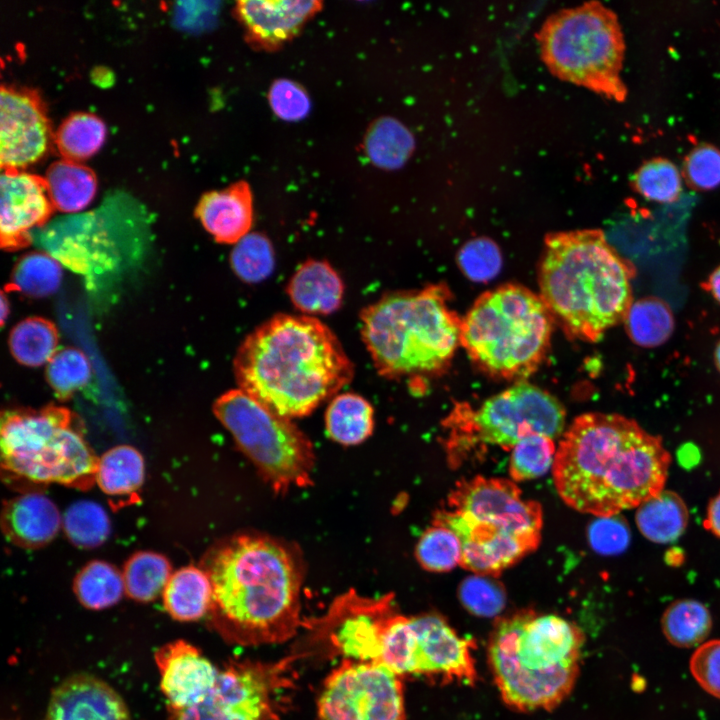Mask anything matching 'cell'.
Segmentation results:
<instances>
[{
	"label": "cell",
	"instance_id": "4",
	"mask_svg": "<svg viewBox=\"0 0 720 720\" xmlns=\"http://www.w3.org/2000/svg\"><path fill=\"white\" fill-rule=\"evenodd\" d=\"M635 273L601 230L553 233L540 266L541 298L569 335L595 342L624 322Z\"/></svg>",
	"mask_w": 720,
	"mask_h": 720
},
{
	"label": "cell",
	"instance_id": "28",
	"mask_svg": "<svg viewBox=\"0 0 720 720\" xmlns=\"http://www.w3.org/2000/svg\"><path fill=\"white\" fill-rule=\"evenodd\" d=\"M43 178L53 208L63 213L82 211L96 194V176L81 162L56 161L49 166Z\"/></svg>",
	"mask_w": 720,
	"mask_h": 720
},
{
	"label": "cell",
	"instance_id": "55",
	"mask_svg": "<svg viewBox=\"0 0 720 720\" xmlns=\"http://www.w3.org/2000/svg\"><path fill=\"white\" fill-rule=\"evenodd\" d=\"M714 359H715L716 366L718 367V369L720 371V342L715 349Z\"/></svg>",
	"mask_w": 720,
	"mask_h": 720
},
{
	"label": "cell",
	"instance_id": "51",
	"mask_svg": "<svg viewBox=\"0 0 720 720\" xmlns=\"http://www.w3.org/2000/svg\"><path fill=\"white\" fill-rule=\"evenodd\" d=\"M689 667L697 683L707 693L720 699V639L706 641L698 646Z\"/></svg>",
	"mask_w": 720,
	"mask_h": 720
},
{
	"label": "cell",
	"instance_id": "38",
	"mask_svg": "<svg viewBox=\"0 0 720 720\" xmlns=\"http://www.w3.org/2000/svg\"><path fill=\"white\" fill-rule=\"evenodd\" d=\"M106 138V126L96 115L78 112L59 125L54 142L63 159L81 162L94 155Z\"/></svg>",
	"mask_w": 720,
	"mask_h": 720
},
{
	"label": "cell",
	"instance_id": "44",
	"mask_svg": "<svg viewBox=\"0 0 720 720\" xmlns=\"http://www.w3.org/2000/svg\"><path fill=\"white\" fill-rule=\"evenodd\" d=\"M49 385L61 398H66L83 388L91 378V364L79 349L58 350L46 366Z\"/></svg>",
	"mask_w": 720,
	"mask_h": 720
},
{
	"label": "cell",
	"instance_id": "30",
	"mask_svg": "<svg viewBox=\"0 0 720 720\" xmlns=\"http://www.w3.org/2000/svg\"><path fill=\"white\" fill-rule=\"evenodd\" d=\"M144 471L140 452L132 446L119 445L98 459L96 482L109 496H135L144 481Z\"/></svg>",
	"mask_w": 720,
	"mask_h": 720
},
{
	"label": "cell",
	"instance_id": "5",
	"mask_svg": "<svg viewBox=\"0 0 720 720\" xmlns=\"http://www.w3.org/2000/svg\"><path fill=\"white\" fill-rule=\"evenodd\" d=\"M582 631L553 614L522 611L500 619L488 659L504 702L518 710L553 709L579 673Z\"/></svg>",
	"mask_w": 720,
	"mask_h": 720
},
{
	"label": "cell",
	"instance_id": "22",
	"mask_svg": "<svg viewBox=\"0 0 720 720\" xmlns=\"http://www.w3.org/2000/svg\"><path fill=\"white\" fill-rule=\"evenodd\" d=\"M319 1L246 0L234 12L246 39L257 49L273 51L292 40L321 9Z\"/></svg>",
	"mask_w": 720,
	"mask_h": 720
},
{
	"label": "cell",
	"instance_id": "6",
	"mask_svg": "<svg viewBox=\"0 0 720 720\" xmlns=\"http://www.w3.org/2000/svg\"><path fill=\"white\" fill-rule=\"evenodd\" d=\"M461 325L439 287L393 292L361 313V335L377 372L388 378L431 373L453 356Z\"/></svg>",
	"mask_w": 720,
	"mask_h": 720
},
{
	"label": "cell",
	"instance_id": "53",
	"mask_svg": "<svg viewBox=\"0 0 720 720\" xmlns=\"http://www.w3.org/2000/svg\"><path fill=\"white\" fill-rule=\"evenodd\" d=\"M709 288L713 297L720 303V266L711 274Z\"/></svg>",
	"mask_w": 720,
	"mask_h": 720
},
{
	"label": "cell",
	"instance_id": "1",
	"mask_svg": "<svg viewBox=\"0 0 720 720\" xmlns=\"http://www.w3.org/2000/svg\"><path fill=\"white\" fill-rule=\"evenodd\" d=\"M670 462L662 440L635 420L591 412L576 417L563 434L553 478L568 506L608 517L661 492Z\"/></svg>",
	"mask_w": 720,
	"mask_h": 720
},
{
	"label": "cell",
	"instance_id": "52",
	"mask_svg": "<svg viewBox=\"0 0 720 720\" xmlns=\"http://www.w3.org/2000/svg\"><path fill=\"white\" fill-rule=\"evenodd\" d=\"M705 526L712 534L720 538V492L709 502Z\"/></svg>",
	"mask_w": 720,
	"mask_h": 720
},
{
	"label": "cell",
	"instance_id": "9",
	"mask_svg": "<svg viewBox=\"0 0 720 720\" xmlns=\"http://www.w3.org/2000/svg\"><path fill=\"white\" fill-rule=\"evenodd\" d=\"M2 468L33 483L81 490L96 481L98 459L72 413L57 406L9 411L2 416Z\"/></svg>",
	"mask_w": 720,
	"mask_h": 720
},
{
	"label": "cell",
	"instance_id": "27",
	"mask_svg": "<svg viewBox=\"0 0 720 720\" xmlns=\"http://www.w3.org/2000/svg\"><path fill=\"white\" fill-rule=\"evenodd\" d=\"M162 595L167 613L177 621L189 622L211 610L213 588L205 570L187 566L172 573Z\"/></svg>",
	"mask_w": 720,
	"mask_h": 720
},
{
	"label": "cell",
	"instance_id": "25",
	"mask_svg": "<svg viewBox=\"0 0 720 720\" xmlns=\"http://www.w3.org/2000/svg\"><path fill=\"white\" fill-rule=\"evenodd\" d=\"M60 526L58 508L40 493L13 498L2 512V528L6 537L22 547L36 548L49 543Z\"/></svg>",
	"mask_w": 720,
	"mask_h": 720
},
{
	"label": "cell",
	"instance_id": "11",
	"mask_svg": "<svg viewBox=\"0 0 720 720\" xmlns=\"http://www.w3.org/2000/svg\"><path fill=\"white\" fill-rule=\"evenodd\" d=\"M317 708L319 720H404L400 676L380 663L344 659L326 678Z\"/></svg>",
	"mask_w": 720,
	"mask_h": 720
},
{
	"label": "cell",
	"instance_id": "8",
	"mask_svg": "<svg viewBox=\"0 0 720 720\" xmlns=\"http://www.w3.org/2000/svg\"><path fill=\"white\" fill-rule=\"evenodd\" d=\"M536 38L554 76L617 102L626 99L620 75L625 42L611 9L590 1L559 10L545 20Z\"/></svg>",
	"mask_w": 720,
	"mask_h": 720
},
{
	"label": "cell",
	"instance_id": "41",
	"mask_svg": "<svg viewBox=\"0 0 720 720\" xmlns=\"http://www.w3.org/2000/svg\"><path fill=\"white\" fill-rule=\"evenodd\" d=\"M632 186L647 200L669 203L679 198L682 179L674 163L665 158H654L634 173Z\"/></svg>",
	"mask_w": 720,
	"mask_h": 720
},
{
	"label": "cell",
	"instance_id": "47",
	"mask_svg": "<svg viewBox=\"0 0 720 720\" xmlns=\"http://www.w3.org/2000/svg\"><path fill=\"white\" fill-rule=\"evenodd\" d=\"M273 113L285 121H299L310 112V97L299 83L289 79L274 81L268 92Z\"/></svg>",
	"mask_w": 720,
	"mask_h": 720
},
{
	"label": "cell",
	"instance_id": "48",
	"mask_svg": "<svg viewBox=\"0 0 720 720\" xmlns=\"http://www.w3.org/2000/svg\"><path fill=\"white\" fill-rule=\"evenodd\" d=\"M458 260L465 274L475 281L493 278L501 267L499 249L488 239H475L466 243L459 252Z\"/></svg>",
	"mask_w": 720,
	"mask_h": 720
},
{
	"label": "cell",
	"instance_id": "50",
	"mask_svg": "<svg viewBox=\"0 0 720 720\" xmlns=\"http://www.w3.org/2000/svg\"><path fill=\"white\" fill-rule=\"evenodd\" d=\"M588 539L596 552L613 555L626 550L631 534L626 520L620 514H616L596 517L588 528Z\"/></svg>",
	"mask_w": 720,
	"mask_h": 720
},
{
	"label": "cell",
	"instance_id": "54",
	"mask_svg": "<svg viewBox=\"0 0 720 720\" xmlns=\"http://www.w3.org/2000/svg\"><path fill=\"white\" fill-rule=\"evenodd\" d=\"M1 309H2V321H4L5 315H6L7 312H8V303L5 302V295H2Z\"/></svg>",
	"mask_w": 720,
	"mask_h": 720
},
{
	"label": "cell",
	"instance_id": "32",
	"mask_svg": "<svg viewBox=\"0 0 720 720\" xmlns=\"http://www.w3.org/2000/svg\"><path fill=\"white\" fill-rule=\"evenodd\" d=\"M661 628L665 638L676 647L700 646L710 634L712 616L700 601L679 599L665 609Z\"/></svg>",
	"mask_w": 720,
	"mask_h": 720
},
{
	"label": "cell",
	"instance_id": "33",
	"mask_svg": "<svg viewBox=\"0 0 720 720\" xmlns=\"http://www.w3.org/2000/svg\"><path fill=\"white\" fill-rule=\"evenodd\" d=\"M369 160L383 169L401 167L414 150V138L398 120L384 117L368 129L364 141Z\"/></svg>",
	"mask_w": 720,
	"mask_h": 720
},
{
	"label": "cell",
	"instance_id": "16",
	"mask_svg": "<svg viewBox=\"0 0 720 720\" xmlns=\"http://www.w3.org/2000/svg\"><path fill=\"white\" fill-rule=\"evenodd\" d=\"M51 127L40 98L31 90L1 87L0 165L23 170L47 152Z\"/></svg>",
	"mask_w": 720,
	"mask_h": 720
},
{
	"label": "cell",
	"instance_id": "36",
	"mask_svg": "<svg viewBox=\"0 0 720 720\" xmlns=\"http://www.w3.org/2000/svg\"><path fill=\"white\" fill-rule=\"evenodd\" d=\"M57 346V329L40 317L22 320L10 332L9 347L13 357L28 367L47 365L58 351Z\"/></svg>",
	"mask_w": 720,
	"mask_h": 720
},
{
	"label": "cell",
	"instance_id": "45",
	"mask_svg": "<svg viewBox=\"0 0 720 720\" xmlns=\"http://www.w3.org/2000/svg\"><path fill=\"white\" fill-rule=\"evenodd\" d=\"M461 543L456 534L448 528L433 524L428 528L416 546V557L421 566L432 572H446L461 560Z\"/></svg>",
	"mask_w": 720,
	"mask_h": 720
},
{
	"label": "cell",
	"instance_id": "31",
	"mask_svg": "<svg viewBox=\"0 0 720 720\" xmlns=\"http://www.w3.org/2000/svg\"><path fill=\"white\" fill-rule=\"evenodd\" d=\"M328 435L344 445L358 444L367 439L374 426L370 403L354 393L337 395L325 416Z\"/></svg>",
	"mask_w": 720,
	"mask_h": 720
},
{
	"label": "cell",
	"instance_id": "29",
	"mask_svg": "<svg viewBox=\"0 0 720 720\" xmlns=\"http://www.w3.org/2000/svg\"><path fill=\"white\" fill-rule=\"evenodd\" d=\"M689 519L686 503L677 493L662 490L636 508L635 523L649 541L666 544L677 540Z\"/></svg>",
	"mask_w": 720,
	"mask_h": 720
},
{
	"label": "cell",
	"instance_id": "17",
	"mask_svg": "<svg viewBox=\"0 0 720 720\" xmlns=\"http://www.w3.org/2000/svg\"><path fill=\"white\" fill-rule=\"evenodd\" d=\"M114 239L99 217L88 215L51 224L39 243L62 266L92 280L118 266L121 250Z\"/></svg>",
	"mask_w": 720,
	"mask_h": 720
},
{
	"label": "cell",
	"instance_id": "46",
	"mask_svg": "<svg viewBox=\"0 0 720 720\" xmlns=\"http://www.w3.org/2000/svg\"><path fill=\"white\" fill-rule=\"evenodd\" d=\"M458 595L470 613L481 617L498 615L506 602L503 587L482 575L466 578L459 586Z\"/></svg>",
	"mask_w": 720,
	"mask_h": 720
},
{
	"label": "cell",
	"instance_id": "39",
	"mask_svg": "<svg viewBox=\"0 0 720 720\" xmlns=\"http://www.w3.org/2000/svg\"><path fill=\"white\" fill-rule=\"evenodd\" d=\"M62 277V264L57 259L45 251L32 252L16 264L11 287L25 296L42 298L59 289Z\"/></svg>",
	"mask_w": 720,
	"mask_h": 720
},
{
	"label": "cell",
	"instance_id": "43",
	"mask_svg": "<svg viewBox=\"0 0 720 720\" xmlns=\"http://www.w3.org/2000/svg\"><path fill=\"white\" fill-rule=\"evenodd\" d=\"M556 448L554 439L545 435H530L513 448L509 472L513 480H531L545 474L553 466Z\"/></svg>",
	"mask_w": 720,
	"mask_h": 720
},
{
	"label": "cell",
	"instance_id": "12",
	"mask_svg": "<svg viewBox=\"0 0 720 720\" xmlns=\"http://www.w3.org/2000/svg\"><path fill=\"white\" fill-rule=\"evenodd\" d=\"M468 430L481 442L513 448L530 435L558 438L565 424L561 404L549 393L528 383L516 384L466 414Z\"/></svg>",
	"mask_w": 720,
	"mask_h": 720
},
{
	"label": "cell",
	"instance_id": "34",
	"mask_svg": "<svg viewBox=\"0 0 720 720\" xmlns=\"http://www.w3.org/2000/svg\"><path fill=\"white\" fill-rule=\"evenodd\" d=\"M74 593L86 608L101 610L115 605L125 592L122 572L108 562L86 564L73 582Z\"/></svg>",
	"mask_w": 720,
	"mask_h": 720
},
{
	"label": "cell",
	"instance_id": "18",
	"mask_svg": "<svg viewBox=\"0 0 720 720\" xmlns=\"http://www.w3.org/2000/svg\"><path fill=\"white\" fill-rule=\"evenodd\" d=\"M411 618L415 634L414 675L473 685L477 680L472 657L474 642L460 637L438 615Z\"/></svg>",
	"mask_w": 720,
	"mask_h": 720
},
{
	"label": "cell",
	"instance_id": "15",
	"mask_svg": "<svg viewBox=\"0 0 720 720\" xmlns=\"http://www.w3.org/2000/svg\"><path fill=\"white\" fill-rule=\"evenodd\" d=\"M396 613L391 594L372 599L349 591L333 602L318 625L331 632V643L347 659L379 663L387 624Z\"/></svg>",
	"mask_w": 720,
	"mask_h": 720
},
{
	"label": "cell",
	"instance_id": "14",
	"mask_svg": "<svg viewBox=\"0 0 720 720\" xmlns=\"http://www.w3.org/2000/svg\"><path fill=\"white\" fill-rule=\"evenodd\" d=\"M433 524L453 531L461 543L460 566L476 575H498L534 551L539 530L498 520L476 518L467 513L441 510Z\"/></svg>",
	"mask_w": 720,
	"mask_h": 720
},
{
	"label": "cell",
	"instance_id": "42",
	"mask_svg": "<svg viewBox=\"0 0 720 720\" xmlns=\"http://www.w3.org/2000/svg\"><path fill=\"white\" fill-rule=\"evenodd\" d=\"M230 260L234 273L249 283L266 279L275 264L272 244L259 232L249 233L234 244Z\"/></svg>",
	"mask_w": 720,
	"mask_h": 720
},
{
	"label": "cell",
	"instance_id": "19",
	"mask_svg": "<svg viewBox=\"0 0 720 720\" xmlns=\"http://www.w3.org/2000/svg\"><path fill=\"white\" fill-rule=\"evenodd\" d=\"M53 205L43 177L24 170L0 175V238L4 248L22 247L49 219Z\"/></svg>",
	"mask_w": 720,
	"mask_h": 720
},
{
	"label": "cell",
	"instance_id": "49",
	"mask_svg": "<svg viewBox=\"0 0 720 720\" xmlns=\"http://www.w3.org/2000/svg\"><path fill=\"white\" fill-rule=\"evenodd\" d=\"M687 184L697 190H711L720 185V150L710 144L695 147L684 162Z\"/></svg>",
	"mask_w": 720,
	"mask_h": 720
},
{
	"label": "cell",
	"instance_id": "21",
	"mask_svg": "<svg viewBox=\"0 0 720 720\" xmlns=\"http://www.w3.org/2000/svg\"><path fill=\"white\" fill-rule=\"evenodd\" d=\"M154 658L168 710L186 708L200 701L214 686L219 674L196 647L184 640L159 647Z\"/></svg>",
	"mask_w": 720,
	"mask_h": 720
},
{
	"label": "cell",
	"instance_id": "20",
	"mask_svg": "<svg viewBox=\"0 0 720 720\" xmlns=\"http://www.w3.org/2000/svg\"><path fill=\"white\" fill-rule=\"evenodd\" d=\"M448 509L476 518H499L542 527L541 506L522 497L510 480L477 476L458 482L448 496Z\"/></svg>",
	"mask_w": 720,
	"mask_h": 720
},
{
	"label": "cell",
	"instance_id": "23",
	"mask_svg": "<svg viewBox=\"0 0 720 720\" xmlns=\"http://www.w3.org/2000/svg\"><path fill=\"white\" fill-rule=\"evenodd\" d=\"M45 720H131L120 694L102 679L76 673L51 693Z\"/></svg>",
	"mask_w": 720,
	"mask_h": 720
},
{
	"label": "cell",
	"instance_id": "10",
	"mask_svg": "<svg viewBox=\"0 0 720 720\" xmlns=\"http://www.w3.org/2000/svg\"><path fill=\"white\" fill-rule=\"evenodd\" d=\"M214 412L275 491L311 484L313 446L290 419L239 388L221 395Z\"/></svg>",
	"mask_w": 720,
	"mask_h": 720
},
{
	"label": "cell",
	"instance_id": "37",
	"mask_svg": "<svg viewBox=\"0 0 720 720\" xmlns=\"http://www.w3.org/2000/svg\"><path fill=\"white\" fill-rule=\"evenodd\" d=\"M122 575L128 596L139 602H149L163 593L172 571L165 556L141 551L127 560Z\"/></svg>",
	"mask_w": 720,
	"mask_h": 720
},
{
	"label": "cell",
	"instance_id": "35",
	"mask_svg": "<svg viewBox=\"0 0 720 720\" xmlns=\"http://www.w3.org/2000/svg\"><path fill=\"white\" fill-rule=\"evenodd\" d=\"M624 322L631 340L642 347L663 344L674 329L670 307L662 299L653 296L633 302Z\"/></svg>",
	"mask_w": 720,
	"mask_h": 720
},
{
	"label": "cell",
	"instance_id": "24",
	"mask_svg": "<svg viewBox=\"0 0 720 720\" xmlns=\"http://www.w3.org/2000/svg\"><path fill=\"white\" fill-rule=\"evenodd\" d=\"M206 231L220 243L236 244L249 234L253 223V198L245 181L204 194L196 209Z\"/></svg>",
	"mask_w": 720,
	"mask_h": 720
},
{
	"label": "cell",
	"instance_id": "26",
	"mask_svg": "<svg viewBox=\"0 0 720 720\" xmlns=\"http://www.w3.org/2000/svg\"><path fill=\"white\" fill-rule=\"evenodd\" d=\"M344 286L336 271L325 261L308 260L290 279L288 294L294 306L307 314L326 315L342 304Z\"/></svg>",
	"mask_w": 720,
	"mask_h": 720
},
{
	"label": "cell",
	"instance_id": "7",
	"mask_svg": "<svg viewBox=\"0 0 720 720\" xmlns=\"http://www.w3.org/2000/svg\"><path fill=\"white\" fill-rule=\"evenodd\" d=\"M551 335V312L542 298L518 285L480 296L461 325V344L490 374L525 376L543 359Z\"/></svg>",
	"mask_w": 720,
	"mask_h": 720
},
{
	"label": "cell",
	"instance_id": "3",
	"mask_svg": "<svg viewBox=\"0 0 720 720\" xmlns=\"http://www.w3.org/2000/svg\"><path fill=\"white\" fill-rule=\"evenodd\" d=\"M211 612L218 630L243 645L283 642L301 625L303 569L280 540L240 534L209 554Z\"/></svg>",
	"mask_w": 720,
	"mask_h": 720
},
{
	"label": "cell",
	"instance_id": "2",
	"mask_svg": "<svg viewBox=\"0 0 720 720\" xmlns=\"http://www.w3.org/2000/svg\"><path fill=\"white\" fill-rule=\"evenodd\" d=\"M233 367L240 390L288 419L310 414L354 374L336 335L307 315L262 323L240 345Z\"/></svg>",
	"mask_w": 720,
	"mask_h": 720
},
{
	"label": "cell",
	"instance_id": "13",
	"mask_svg": "<svg viewBox=\"0 0 720 720\" xmlns=\"http://www.w3.org/2000/svg\"><path fill=\"white\" fill-rule=\"evenodd\" d=\"M281 665L233 663L219 671L214 686L197 703L169 710L168 720H265Z\"/></svg>",
	"mask_w": 720,
	"mask_h": 720
},
{
	"label": "cell",
	"instance_id": "40",
	"mask_svg": "<svg viewBox=\"0 0 720 720\" xmlns=\"http://www.w3.org/2000/svg\"><path fill=\"white\" fill-rule=\"evenodd\" d=\"M63 527L69 540L81 548L101 545L110 533L106 511L90 500H80L70 505L63 516Z\"/></svg>",
	"mask_w": 720,
	"mask_h": 720
}]
</instances>
